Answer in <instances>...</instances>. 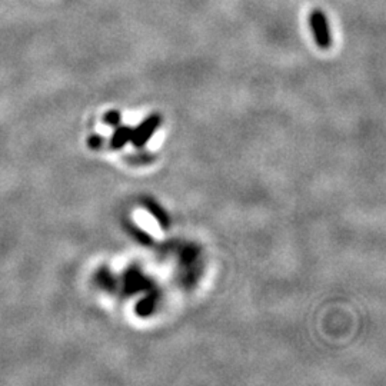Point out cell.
<instances>
[{
	"instance_id": "obj_1",
	"label": "cell",
	"mask_w": 386,
	"mask_h": 386,
	"mask_svg": "<svg viewBox=\"0 0 386 386\" xmlns=\"http://www.w3.org/2000/svg\"><path fill=\"white\" fill-rule=\"evenodd\" d=\"M310 29L315 43L321 49H329L332 46V33H330V26L326 15L321 9H315L310 13Z\"/></svg>"
},
{
	"instance_id": "obj_2",
	"label": "cell",
	"mask_w": 386,
	"mask_h": 386,
	"mask_svg": "<svg viewBox=\"0 0 386 386\" xmlns=\"http://www.w3.org/2000/svg\"><path fill=\"white\" fill-rule=\"evenodd\" d=\"M160 124H162L160 115L153 113V115H151V116L144 119L136 129H132L131 142H132L133 146L135 148H143L144 144H146L152 139L153 133L159 129Z\"/></svg>"
},
{
	"instance_id": "obj_3",
	"label": "cell",
	"mask_w": 386,
	"mask_h": 386,
	"mask_svg": "<svg viewBox=\"0 0 386 386\" xmlns=\"http://www.w3.org/2000/svg\"><path fill=\"white\" fill-rule=\"evenodd\" d=\"M131 137H132V128H129V126L117 128L110 139V148L113 151L122 149L128 142H131Z\"/></svg>"
},
{
	"instance_id": "obj_4",
	"label": "cell",
	"mask_w": 386,
	"mask_h": 386,
	"mask_svg": "<svg viewBox=\"0 0 386 386\" xmlns=\"http://www.w3.org/2000/svg\"><path fill=\"white\" fill-rule=\"evenodd\" d=\"M144 206H146L151 210V213L155 216V219L160 224L162 228H165V229L169 228V225H171V219L167 218L166 212L156 202L148 199V201H144Z\"/></svg>"
},
{
	"instance_id": "obj_5",
	"label": "cell",
	"mask_w": 386,
	"mask_h": 386,
	"mask_svg": "<svg viewBox=\"0 0 386 386\" xmlns=\"http://www.w3.org/2000/svg\"><path fill=\"white\" fill-rule=\"evenodd\" d=\"M120 119H122V116H120L119 110H109L105 115V124L108 126H117L120 124Z\"/></svg>"
},
{
	"instance_id": "obj_6",
	"label": "cell",
	"mask_w": 386,
	"mask_h": 386,
	"mask_svg": "<svg viewBox=\"0 0 386 386\" xmlns=\"http://www.w3.org/2000/svg\"><path fill=\"white\" fill-rule=\"evenodd\" d=\"M153 298L152 299H144L143 302H140L139 308H137V312L140 313V315H148V313L152 312L153 309Z\"/></svg>"
},
{
	"instance_id": "obj_7",
	"label": "cell",
	"mask_w": 386,
	"mask_h": 386,
	"mask_svg": "<svg viewBox=\"0 0 386 386\" xmlns=\"http://www.w3.org/2000/svg\"><path fill=\"white\" fill-rule=\"evenodd\" d=\"M126 160L131 162V163H148V162L153 160V156H151V155H139V156L126 158Z\"/></svg>"
},
{
	"instance_id": "obj_8",
	"label": "cell",
	"mask_w": 386,
	"mask_h": 386,
	"mask_svg": "<svg viewBox=\"0 0 386 386\" xmlns=\"http://www.w3.org/2000/svg\"><path fill=\"white\" fill-rule=\"evenodd\" d=\"M102 142H103V139H102L101 136H98V135H93V136H90V137H89V140H87L89 146H90V148H93V149H98V148H101Z\"/></svg>"
}]
</instances>
